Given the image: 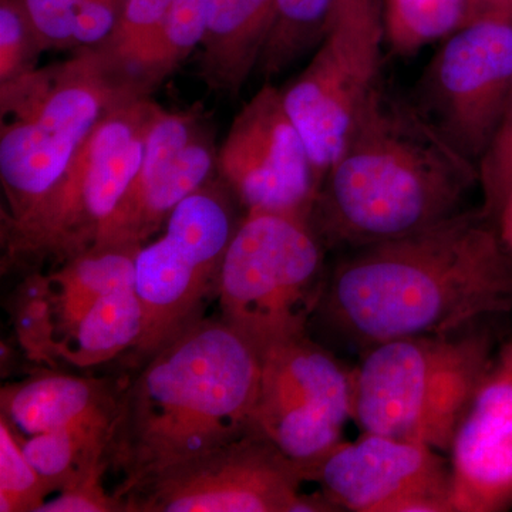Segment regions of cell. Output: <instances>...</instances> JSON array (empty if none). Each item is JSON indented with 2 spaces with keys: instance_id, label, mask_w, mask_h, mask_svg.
Segmentation results:
<instances>
[{
  "instance_id": "obj_27",
  "label": "cell",
  "mask_w": 512,
  "mask_h": 512,
  "mask_svg": "<svg viewBox=\"0 0 512 512\" xmlns=\"http://www.w3.org/2000/svg\"><path fill=\"white\" fill-rule=\"evenodd\" d=\"M173 0H127L111 35L97 47L110 69L123 72L160 28ZM124 82V80H123Z\"/></svg>"
},
{
  "instance_id": "obj_3",
  "label": "cell",
  "mask_w": 512,
  "mask_h": 512,
  "mask_svg": "<svg viewBox=\"0 0 512 512\" xmlns=\"http://www.w3.org/2000/svg\"><path fill=\"white\" fill-rule=\"evenodd\" d=\"M478 167L377 84L329 168L311 214L325 245L366 247L463 212Z\"/></svg>"
},
{
  "instance_id": "obj_14",
  "label": "cell",
  "mask_w": 512,
  "mask_h": 512,
  "mask_svg": "<svg viewBox=\"0 0 512 512\" xmlns=\"http://www.w3.org/2000/svg\"><path fill=\"white\" fill-rule=\"evenodd\" d=\"M448 456L454 512L512 510V340L495 353Z\"/></svg>"
},
{
  "instance_id": "obj_11",
  "label": "cell",
  "mask_w": 512,
  "mask_h": 512,
  "mask_svg": "<svg viewBox=\"0 0 512 512\" xmlns=\"http://www.w3.org/2000/svg\"><path fill=\"white\" fill-rule=\"evenodd\" d=\"M512 89V19L466 23L444 39L417 86L420 116L461 157L480 164Z\"/></svg>"
},
{
  "instance_id": "obj_12",
  "label": "cell",
  "mask_w": 512,
  "mask_h": 512,
  "mask_svg": "<svg viewBox=\"0 0 512 512\" xmlns=\"http://www.w3.org/2000/svg\"><path fill=\"white\" fill-rule=\"evenodd\" d=\"M218 175L242 210L312 214L320 180L282 90L265 83L238 111L218 150Z\"/></svg>"
},
{
  "instance_id": "obj_21",
  "label": "cell",
  "mask_w": 512,
  "mask_h": 512,
  "mask_svg": "<svg viewBox=\"0 0 512 512\" xmlns=\"http://www.w3.org/2000/svg\"><path fill=\"white\" fill-rule=\"evenodd\" d=\"M205 29L207 0H173L160 28L124 69V83L138 96L151 97L201 46Z\"/></svg>"
},
{
  "instance_id": "obj_32",
  "label": "cell",
  "mask_w": 512,
  "mask_h": 512,
  "mask_svg": "<svg viewBox=\"0 0 512 512\" xmlns=\"http://www.w3.org/2000/svg\"><path fill=\"white\" fill-rule=\"evenodd\" d=\"M127 0H83L74 25L73 47L97 46L116 28Z\"/></svg>"
},
{
  "instance_id": "obj_15",
  "label": "cell",
  "mask_w": 512,
  "mask_h": 512,
  "mask_svg": "<svg viewBox=\"0 0 512 512\" xmlns=\"http://www.w3.org/2000/svg\"><path fill=\"white\" fill-rule=\"evenodd\" d=\"M276 0H207L198 72L210 92L237 97L274 28Z\"/></svg>"
},
{
  "instance_id": "obj_28",
  "label": "cell",
  "mask_w": 512,
  "mask_h": 512,
  "mask_svg": "<svg viewBox=\"0 0 512 512\" xmlns=\"http://www.w3.org/2000/svg\"><path fill=\"white\" fill-rule=\"evenodd\" d=\"M43 52L22 0H0V83L35 70Z\"/></svg>"
},
{
  "instance_id": "obj_4",
  "label": "cell",
  "mask_w": 512,
  "mask_h": 512,
  "mask_svg": "<svg viewBox=\"0 0 512 512\" xmlns=\"http://www.w3.org/2000/svg\"><path fill=\"white\" fill-rule=\"evenodd\" d=\"M498 348L493 333L478 325L370 346L352 370V420L362 433L448 454Z\"/></svg>"
},
{
  "instance_id": "obj_19",
  "label": "cell",
  "mask_w": 512,
  "mask_h": 512,
  "mask_svg": "<svg viewBox=\"0 0 512 512\" xmlns=\"http://www.w3.org/2000/svg\"><path fill=\"white\" fill-rule=\"evenodd\" d=\"M144 332V309L134 286L103 296L57 343L59 359L87 369L136 348Z\"/></svg>"
},
{
  "instance_id": "obj_29",
  "label": "cell",
  "mask_w": 512,
  "mask_h": 512,
  "mask_svg": "<svg viewBox=\"0 0 512 512\" xmlns=\"http://www.w3.org/2000/svg\"><path fill=\"white\" fill-rule=\"evenodd\" d=\"M483 205H493L512 184V89L507 111L493 143L478 164Z\"/></svg>"
},
{
  "instance_id": "obj_33",
  "label": "cell",
  "mask_w": 512,
  "mask_h": 512,
  "mask_svg": "<svg viewBox=\"0 0 512 512\" xmlns=\"http://www.w3.org/2000/svg\"><path fill=\"white\" fill-rule=\"evenodd\" d=\"M481 211L493 227L498 241L512 258V184L493 205L481 208Z\"/></svg>"
},
{
  "instance_id": "obj_1",
  "label": "cell",
  "mask_w": 512,
  "mask_h": 512,
  "mask_svg": "<svg viewBox=\"0 0 512 512\" xmlns=\"http://www.w3.org/2000/svg\"><path fill=\"white\" fill-rule=\"evenodd\" d=\"M318 311L370 348L458 332L512 311V258L483 211H463L407 237L350 249Z\"/></svg>"
},
{
  "instance_id": "obj_24",
  "label": "cell",
  "mask_w": 512,
  "mask_h": 512,
  "mask_svg": "<svg viewBox=\"0 0 512 512\" xmlns=\"http://www.w3.org/2000/svg\"><path fill=\"white\" fill-rule=\"evenodd\" d=\"M8 311L20 349L30 362L55 369L57 323L55 301L49 274L32 271L25 274L15 291L10 293Z\"/></svg>"
},
{
  "instance_id": "obj_9",
  "label": "cell",
  "mask_w": 512,
  "mask_h": 512,
  "mask_svg": "<svg viewBox=\"0 0 512 512\" xmlns=\"http://www.w3.org/2000/svg\"><path fill=\"white\" fill-rule=\"evenodd\" d=\"M383 0L333 10L311 62L282 90L322 185L380 80Z\"/></svg>"
},
{
  "instance_id": "obj_17",
  "label": "cell",
  "mask_w": 512,
  "mask_h": 512,
  "mask_svg": "<svg viewBox=\"0 0 512 512\" xmlns=\"http://www.w3.org/2000/svg\"><path fill=\"white\" fill-rule=\"evenodd\" d=\"M141 247L97 242L50 272L57 338H62L103 296L134 286Z\"/></svg>"
},
{
  "instance_id": "obj_13",
  "label": "cell",
  "mask_w": 512,
  "mask_h": 512,
  "mask_svg": "<svg viewBox=\"0 0 512 512\" xmlns=\"http://www.w3.org/2000/svg\"><path fill=\"white\" fill-rule=\"evenodd\" d=\"M308 481L338 511L454 512L450 463L440 451L382 434L343 440Z\"/></svg>"
},
{
  "instance_id": "obj_7",
  "label": "cell",
  "mask_w": 512,
  "mask_h": 512,
  "mask_svg": "<svg viewBox=\"0 0 512 512\" xmlns=\"http://www.w3.org/2000/svg\"><path fill=\"white\" fill-rule=\"evenodd\" d=\"M238 207L217 173L178 204L160 237L138 251L134 289L144 332L130 352L134 366L201 319L208 299L218 295L225 254L244 217Z\"/></svg>"
},
{
  "instance_id": "obj_16",
  "label": "cell",
  "mask_w": 512,
  "mask_h": 512,
  "mask_svg": "<svg viewBox=\"0 0 512 512\" xmlns=\"http://www.w3.org/2000/svg\"><path fill=\"white\" fill-rule=\"evenodd\" d=\"M123 384L67 373H39L2 387L0 416L20 437L36 436L117 406Z\"/></svg>"
},
{
  "instance_id": "obj_5",
  "label": "cell",
  "mask_w": 512,
  "mask_h": 512,
  "mask_svg": "<svg viewBox=\"0 0 512 512\" xmlns=\"http://www.w3.org/2000/svg\"><path fill=\"white\" fill-rule=\"evenodd\" d=\"M161 109L151 97H130L101 117L55 188L25 217L2 222L3 274L57 268L96 244L136 177Z\"/></svg>"
},
{
  "instance_id": "obj_20",
  "label": "cell",
  "mask_w": 512,
  "mask_h": 512,
  "mask_svg": "<svg viewBox=\"0 0 512 512\" xmlns=\"http://www.w3.org/2000/svg\"><path fill=\"white\" fill-rule=\"evenodd\" d=\"M217 165L218 150L211 128L204 123L156 190L124 224L101 239L100 244H147L164 228L180 202L217 175Z\"/></svg>"
},
{
  "instance_id": "obj_26",
  "label": "cell",
  "mask_w": 512,
  "mask_h": 512,
  "mask_svg": "<svg viewBox=\"0 0 512 512\" xmlns=\"http://www.w3.org/2000/svg\"><path fill=\"white\" fill-rule=\"evenodd\" d=\"M52 493L23 451L19 434L0 416V511L37 512Z\"/></svg>"
},
{
  "instance_id": "obj_23",
  "label": "cell",
  "mask_w": 512,
  "mask_h": 512,
  "mask_svg": "<svg viewBox=\"0 0 512 512\" xmlns=\"http://www.w3.org/2000/svg\"><path fill=\"white\" fill-rule=\"evenodd\" d=\"M466 18L467 0H383L384 39L399 55L446 39Z\"/></svg>"
},
{
  "instance_id": "obj_31",
  "label": "cell",
  "mask_w": 512,
  "mask_h": 512,
  "mask_svg": "<svg viewBox=\"0 0 512 512\" xmlns=\"http://www.w3.org/2000/svg\"><path fill=\"white\" fill-rule=\"evenodd\" d=\"M107 468H100L89 476L59 491L57 497L47 500L37 512H123L121 501L103 487Z\"/></svg>"
},
{
  "instance_id": "obj_22",
  "label": "cell",
  "mask_w": 512,
  "mask_h": 512,
  "mask_svg": "<svg viewBox=\"0 0 512 512\" xmlns=\"http://www.w3.org/2000/svg\"><path fill=\"white\" fill-rule=\"evenodd\" d=\"M204 123L205 116L198 106L178 111L161 109L148 133L143 160L136 177L117 210L101 229L96 242L119 228L140 208L148 195L160 185L165 174L171 170L191 138Z\"/></svg>"
},
{
  "instance_id": "obj_18",
  "label": "cell",
  "mask_w": 512,
  "mask_h": 512,
  "mask_svg": "<svg viewBox=\"0 0 512 512\" xmlns=\"http://www.w3.org/2000/svg\"><path fill=\"white\" fill-rule=\"evenodd\" d=\"M119 404V403H117ZM117 406L32 437H20L23 451L53 491H60L100 468H109V446Z\"/></svg>"
},
{
  "instance_id": "obj_2",
  "label": "cell",
  "mask_w": 512,
  "mask_h": 512,
  "mask_svg": "<svg viewBox=\"0 0 512 512\" xmlns=\"http://www.w3.org/2000/svg\"><path fill=\"white\" fill-rule=\"evenodd\" d=\"M261 350L222 318L195 320L123 384L107 453L123 483L251 431Z\"/></svg>"
},
{
  "instance_id": "obj_8",
  "label": "cell",
  "mask_w": 512,
  "mask_h": 512,
  "mask_svg": "<svg viewBox=\"0 0 512 512\" xmlns=\"http://www.w3.org/2000/svg\"><path fill=\"white\" fill-rule=\"evenodd\" d=\"M305 477L254 431L198 456L121 483L123 512H332L322 493L303 494Z\"/></svg>"
},
{
  "instance_id": "obj_30",
  "label": "cell",
  "mask_w": 512,
  "mask_h": 512,
  "mask_svg": "<svg viewBox=\"0 0 512 512\" xmlns=\"http://www.w3.org/2000/svg\"><path fill=\"white\" fill-rule=\"evenodd\" d=\"M45 50L73 47L74 25L83 0H22Z\"/></svg>"
},
{
  "instance_id": "obj_6",
  "label": "cell",
  "mask_w": 512,
  "mask_h": 512,
  "mask_svg": "<svg viewBox=\"0 0 512 512\" xmlns=\"http://www.w3.org/2000/svg\"><path fill=\"white\" fill-rule=\"evenodd\" d=\"M325 247L311 215L244 212L222 264L221 318L259 350L305 335L328 285Z\"/></svg>"
},
{
  "instance_id": "obj_10",
  "label": "cell",
  "mask_w": 512,
  "mask_h": 512,
  "mask_svg": "<svg viewBox=\"0 0 512 512\" xmlns=\"http://www.w3.org/2000/svg\"><path fill=\"white\" fill-rule=\"evenodd\" d=\"M353 416L352 370L308 333L261 350L251 431L265 437L308 481Z\"/></svg>"
},
{
  "instance_id": "obj_34",
  "label": "cell",
  "mask_w": 512,
  "mask_h": 512,
  "mask_svg": "<svg viewBox=\"0 0 512 512\" xmlns=\"http://www.w3.org/2000/svg\"><path fill=\"white\" fill-rule=\"evenodd\" d=\"M485 18L512 19V0H467L466 23Z\"/></svg>"
},
{
  "instance_id": "obj_25",
  "label": "cell",
  "mask_w": 512,
  "mask_h": 512,
  "mask_svg": "<svg viewBox=\"0 0 512 512\" xmlns=\"http://www.w3.org/2000/svg\"><path fill=\"white\" fill-rule=\"evenodd\" d=\"M333 0H276L274 28L256 72L278 76L325 36Z\"/></svg>"
}]
</instances>
